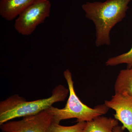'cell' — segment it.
Returning <instances> with one entry per match:
<instances>
[{
    "mask_svg": "<svg viewBox=\"0 0 132 132\" xmlns=\"http://www.w3.org/2000/svg\"><path fill=\"white\" fill-rule=\"evenodd\" d=\"M131 1L106 0L104 2H87L82 5L86 17L95 26L97 47L111 44V29L126 17Z\"/></svg>",
    "mask_w": 132,
    "mask_h": 132,
    "instance_id": "1",
    "label": "cell"
},
{
    "mask_svg": "<svg viewBox=\"0 0 132 132\" xmlns=\"http://www.w3.org/2000/svg\"><path fill=\"white\" fill-rule=\"evenodd\" d=\"M69 89L59 85L54 88L52 95L46 98L27 101L15 94L0 102V125L21 117L37 114L49 108L54 103L65 101Z\"/></svg>",
    "mask_w": 132,
    "mask_h": 132,
    "instance_id": "2",
    "label": "cell"
},
{
    "mask_svg": "<svg viewBox=\"0 0 132 132\" xmlns=\"http://www.w3.org/2000/svg\"><path fill=\"white\" fill-rule=\"evenodd\" d=\"M63 75L68 85L69 97L64 108L59 109L52 106L48 108L53 115V121L60 123L62 120L75 118L78 122H87L108 112L109 108L104 104L93 108L83 104L76 93L71 71L67 69Z\"/></svg>",
    "mask_w": 132,
    "mask_h": 132,
    "instance_id": "3",
    "label": "cell"
},
{
    "mask_svg": "<svg viewBox=\"0 0 132 132\" xmlns=\"http://www.w3.org/2000/svg\"><path fill=\"white\" fill-rule=\"evenodd\" d=\"M51 7L49 0H39L29 6L15 20V30L21 35H31L49 17Z\"/></svg>",
    "mask_w": 132,
    "mask_h": 132,
    "instance_id": "4",
    "label": "cell"
},
{
    "mask_svg": "<svg viewBox=\"0 0 132 132\" xmlns=\"http://www.w3.org/2000/svg\"><path fill=\"white\" fill-rule=\"evenodd\" d=\"M53 120L48 109L19 121H7L1 126L2 132H48Z\"/></svg>",
    "mask_w": 132,
    "mask_h": 132,
    "instance_id": "5",
    "label": "cell"
},
{
    "mask_svg": "<svg viewBox=\"0 0 132 132\" xmlns=\"http://www.w3.org/2000/svg\"><path fill=\"white\" fill-rule=\"evenodd\" d=\"M104 104L115 111L114 118L122 123L124 130L132 132V96L126 94L115 93Z\"/></svg>",
    "mask_w": 132,
    "mask_h": 132,
    "instance_id": "6",
    "label": "cell"
},
{
    "mask_svg": "<svg viewBox=\"0 0 132 132\" xmlns=\"http://www.w3.org/2000/svg\"><path fill=\"white\" fill-rule=\"evenodd\" d=\"M39 0H0V15L9 21L16 18Z\"/></svg>",
    "mask_w": 132,
    "mask_h": 132,
    "instance_id": "7",
    "label": "cell"
},
{
    "mask_svg": "<svg viewBox=\"0 0 132 132\" xmlns=\"http://www.w3.org/2000/svg\"><path fill=\"white\" fill-rule=\"evenodd\" d=\"M119 125L115 118L101 116L86 122L81 132H113L114 127Z\"/></svg>",
    "mask_w": 132,
    "mask_h": 132,
    "instance_id": "8",
    "label": "cell"
},
{
    "mask_svg": "<svg viewBox=\"0 0 132 132\" xmlns=\"http://www.w3.org/2000/svg\"><path fill=\"white\" fill-rule=\"evenodd\" d=\"M115 93L126 94L132 96V67L120 71L114 86Z\"/></svg>",
    "mask_w": 132,
    "mask_h": 132,
    "instance_id": "9",
    "label": "cell"
},
{
    "mask_svg": "<svg viewBox=\"0 0 132 132\" xmlns=\"http://www.w3.org/2000/svg\"><path fill=\"white\" fill-rule=\"evenodd\" d=\"M86 124V121L78 122L75 125L72 126H61L53 121L48 132H81Z\"/></svg>",
    "mask_w": 132,
    "mask_h": 132,
    "instance_id": "10",
    "label": "cell"
},
{
    "mask_svg": "<svg viewBox=\"0 0 132 132\" xmlns=\"http://www.w3.org/2000/svg\"><path fill=\"white\" fill-rule=\"evenodd\" d=\"M123 64H127V68L132 67V46L129 52L109 58L106 62L105 65L108 66H115Z\"/></svg>",
    "mask_w": 132,
    "mask_h": 132,
    "instance_id": "11",
    "label": "cell"
},
{
    "mask_svg": "<svg viewBox=\"0 0 132 132\" xmlns=\"http://www.w3.org/2000/svg\"><path fill=\"white\" fill-rule=\"evenodd\" d=\"M124 130L122 126L118 125L114 128L113 132H124Z\"/></svg>",
    "mask_w": 132,
    "mask_h": 132,
    "instance_id": "12",
    "label": "cell"
}]
</instances>
